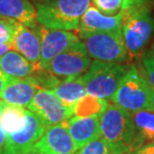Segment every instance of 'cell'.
<instances>
[{"label": "cell", "mask_w": 154, "mask_h": 154, "mask_svg": "<svg viewBox=\"0 0 154 154\" xmlns=\"http://www.w3.org/2000/svg\"><path fill=\"white\" fill-rule=\"evenodd\" d=\"M100 130L111 154L137 151L144 145L135 128L131 113L114 103H109L101 114Z\"/></svg>", "instance_id": "6da1fadb"}, {"label": "cell", "mask_w": 154, "mask_h": 154, "mask_svg": "<svg viewBox=\"0 0 154 154\" xmlns=\"http://www.w3.org/2000/svg\"><path fill=\"white\" fill-rule=\"evenodd\" d=\"M91 0H40L35 4L37 22L51 29L78 31Z\"/></svg>", "instance_id": "7a4b0ae2"}, {"label": "cell", "mask_w": 154, "mask_h": 154, "mask_svg": "<svg viewBox=\"0 0 154 154\" xmlns=\"http://www.w3.org/2000/svg\"><path fill=\"white\" fill-rule=\"evenodd\" d=\"M121 33L129 56L136 57L142 53L154 34L152 4L125 9L121 21Z\"/></svg>", "instance_id": "3957f363"}, {"label": "cell", "mask_w": 154, "mask_h": 154, "mask_svg": "<svg viewBox=\"0 0 154 154\" xmlns=\"http://www.w3.org/2000/svg\"><path fill=\"white\" fill-rule=\"evenodd\" d=\"M110 99L117 106L130 113L142 110L154 111L153 89L141 74L139 68L133 64L129 65L127 73Z\"/></svg>", "instance_id": "277c9868"}, {"label": "cell", "mask_w": 154, "mask_h": 154, "mask_svg": "<svg viewBox=\"0 0 154 154\" xmlns=\"http://www.w3.org/2000/svg\"><path fill=\"white\" fill-rule=\"evenodd\" d=\"M129 65L130 64L93 60L87 71L82 75L87 94L102 99H110L127 73Z\"/></svg>", "instance_id": "5b68a950"}, {"label": "cell", "mask_w": 154, "mask_h": 154, "mask_svg": "<svg viewBox=\"0 0 154 154\" xmlns=\"http://www.w3.org/2000/svg\"><path fill=\"white\" fill-rule=\"evenodd\" d=\"M91 59L109 63H125L130 58L121 32L78 34Z\"/></svg>", "instance_id": "8992f818"}, {"label": "cell", "mask_w": 154, "mask_h": 154, "mask_svg": "<svg viewBox=\"0 0 154 154\" xmlns=\"http://www.w3.org/2000/svg\"><path fill=\"white\" fill-rule=\"evenodd\" d=\"M92 62L82 40L70 46L51 60L46 71L59 78L83 75Z\"/></svg>", "instance_id": "52a82bcc"}, {"label": "cell", "mask_w": 154, "mask_h": 154, "mask_svg": "<svg viewBox=\"0 0 154 154\" xmlns=\"http://www.w3.org/2000/svg\"><path fill=\"white\" fill-rule=\"evenodd\" d=\"M26 124L19 131L6 133L4 149L1 154H23L30 151L43 136L48 127L34 112L25 109Z\"/></svg>", "instance_id": "ba28073f"}, {"label": "cell", "mask_w": 154, "mask_h": 154, "mask_svg": "<svg viewBox=\"0 0 154 154\" xmlns=\"http://www.w3.org/2000/svg\"><path fill=\"white\" fill-rule=\"evenodd\" d=\"M27 109L34 112L47 126L65 122L73 116V107H68L51 90L39 89Z\"/></svg>", "instance_id": "9c48e42d"}, {"label": "cell", "mask_w": 154, "mask_h": 154, "mask_svg": "<svg viewBox=\"0 0 154 154\" xmlns=\"http://www.w3.org/2000/svg\"><path fill=\"white\" fill-rule=\"evenodd\" d=\"M36 30L41 39L40 69L46 70L54 57L62 53L70 46L79 41V36L71 31L51 29L38 24Z\"/></svg>", "instance_id": "30bf717a"}, {"label": "cell", "mask_w": 154, "mask_h": 154, "mask_svg": "<svg viewBox=\"0 0 154 154\" xmlns=\"http://www.w3.org/2000/svg\"><path fill=\"white\" fill-rule=\"evenodd\" d=\"M33 149L42 154H75V144L65 124L48 126Z\"/></svg>", "instance_id": "8fae6325"}, {"label": "cell", "mask_w": 154, "mask_h": 154, "mask_svg": "<svg viewBox=\"0 0 154 154\" xmlns=\"http://www.w3.org/2000/svg\"><path fill=\"white\" fill-rule=\"evenodd\" d=\"M124 10L116 15L101 13L93 5L88 7L80 20L78 34L82 33H115L121 32V21Z\"/></svg>", "instance_id": "7c38bea8"}, {"label": "cell", "mask_w": 154, "mask_h": 154, "mask_svg": "<svg viewBox=\"0 0 154 154\" xmlns=\"http://www.w3.org/2000/svg\"><path fill=\"white\" fill-rule=\"evenodd\" d=\"M12 45L13 50L20 53L29 62L41 70L39 65L41 57V39L36 27L31 28L18 22Z\"/></svg>", "instance_id": "4fadbf2b"}, {"label": "cell", "mask_w": 154, "mask_h": 154, "mask_svg": "<svg viewBox=\"0 0 154 154\" xmlns=\"http://www.w3.org/2000/svg\"><path fill=\"white\" fill-rule=\"evenodd\" d=\"M41 87L32 75L26 78H13L0 94V98L8 105L28 107L36 92Z\"/></svg>", "instance_id": "5bb4252c"}, {"label": "cell", "mask_w": 154, "mask_h": 154, "mask_svg": "<svg viewBox=\"0 0 154 154\" xmlns=\"http://www.w3.org/2000/svg\"><path fill=\"white\" fill-rule=\"evenodd\" d=\"M100 116H72L64 122L77 150L101 136Z\"/></svg>", "instance_id": "9a60e30c"}, {"label": "cell", "mask_w": 154, "mask_h": 154, "mask_svg": "<svg viewBox=\"0 0 154 154\" xmlns=\"http://www.w3.org/2000/svg\"><path fill=\"white\" fill-rule=\"evenodd\" d=\"M0 17L13 19L31 28L38 25L36 8L29 0H0Z\"/></svg>", "instance_id": "2e32d148"}, {"label": "cell", "mask_w": 154, "mask_h": 154, "mask_svg": "<svg viewBox=\"0 0 154 154\" xmlns=\"http://www.w3.org/2000/svg\"><path fill=\"white\" fill-rule=\"evenodd\" d=\"M0 69L11 78H26L39 71L25 57L15 50H10L0 57Z\"/></svg>", "instance_id": "e0dca14e"}, {"label": "cell", "mask_w": 154, "mask_h": 154, "mask_svg": "<svg viewBox=\"0 0 154 154\" xmlns=\"http://www.w3.org/2000/svg\"><path fill=\"white\" fill-rule=\"evenodd\" d=\"M51 91L68 107H73L87 94L82 75L60 80Z\"/></svg>", "instance_id": "ac0fdd59"}, {"label": "cell", "mask_w": 154, "mask_h": 154, "mask_svg": "<svg viewBox=\"0 0 154 154\" xmlns=\"http://www.w3.org/2000/svg\"><path fill=\"white\" fill-rule=\"evenodd\" d=\"M26 124L25 109L22 107L7 105L0 111V126L5 133L21 130Z\"/></svg>", "instance_id": "d6986e66"}, {"label": "cell", "mask_w": 154, "mask_h": 154, "mask_svg": "<svg viewBox=\"0 0 154 154\" xmlns=\"http://www.w3.org/2000/svg\"><path fill=\"white\" fill-rule=\"evenodd\" d=\"M108 105L109 102L107 99L86 94L73 106V115L78 117L100 116Z\"/></svg>", "instance_id": "ffe728a7"}, {"label": "cell", "mask_w": 154, "mask_h": 154, "mask_svg": "<svg viewBox=\"0 0 154 154\" xmlns=\"http://www.w3.org/2000/svg\"><path fill=\"white\" fill-rule=\"evenodd\" d=\"M131 117L143 144L154 141V111L142 110L132 112Z\"/></svg>", "instance_id": "44dd1931"}, {"label": "cell", "mask_w": 154, "mask_h": 154, "mask_svg": "<svg viewBox=\"0 0 154 154\" xmlns=\"http://www.w3.org/2000/svg\"><path fill=\"white\" fill-rule=\"evenodd\" d=\"M17 25V21L0 17V44H8L13 42Z\"/></svg>", "instance_id": "7402d4cb"}, {"label": "cell", "mask_w": 154, "mask_h": 154, "mask_svg": "<svg viewBox=\"0 0 154 154\" xmlns=\"http://www.w3.org/2000/svg\"><path fill=\"white\" fill-rule=\"evenodd\" d=\"M91 5L101 13L111 16L123 10V0H91Z\"/></svg>", "instance_id": "603a6c76"}, {"label": "cell", "mask_w": 154, "mask_h": 154, "mask_svg": "<svg viewBox=\"0 0 154 154\" xmlns=\"http://www.w3.org/2000/svg\"><path fill=\"white\" fill-rule=\"evenodd\" d=\"M75 154H111V152L107 146L106 141L102 136H100L78 149Z\"/></svg>", "instance_id": "cb8c5ba5"}, {"label": "cell", "mask_w": 154, "mask_h": 154, "mask_svg": "<svg viewBox=\"0 0 154 154\" xmlns=\"http://www.w3.org/2000/svg\"><path fill=\"white\" fill-rule=\"evenodd\" d=\"M139 70L154 91V55L149 50L143 53Z\"/></svg>", "instance_id": "d4e9b609"}, {"label": "cell", "mask_w": 154, "mask_h": 154, "mask_svg": "<svg viewBox=\"0 0 154 154\" xmlns=\"http://www.w3.org/2000/svg\"><path fill=\"white\" fill-rule=\"evenodd\" d=\"M154 0H123L122 9L125 10L127 8L133 7V6H140L144 4H153Z\"/></svg>", "instance_id": "484cf974"}, {"label": "cell", "mask_w": 154, "mask_h": 154, "mask_svg": "<svg viewBox=\"0 0 154 154\" xmlns=\"http://www.w3.org/2000/svg\"><path fill=\"white\" fill-rule=\"evenodd\" d=\"M12 79L13 78H11V77H9L8 75H6L5 73L0 69V94L2 93L3 90H4L6 88V86L10 83Z\"/></svg>", "instance_id": "4316f807"}, {"label": "cell", "mask_w": 154, "mask_h": 154, "mask_svg": "<svg viewBox=\"0 0 154 154\" xmlns=\"http://www.w3.org/2000/svg\"><path fill=\"white\" fill-rule=\"evenodd\" d=\"M136 152L137 154H154V141L144 144Z\"/></svg>", "instance_id": "83f0119b"}, {"label": "cell", "mask_w": 154, "mask_h": 154, "mask_svg": "<svg viewBox=\"0 0 154 154\" xmlns=\"http://www.w3.org/2000/svg\"><path fill=\"white\" fill-rule=\"evenodd\" d=\"M13 50V45L12 43H8V44H0V57L3 56L8 51Z\"/></svg>", "instance_id": "f1b7e54d"}, {"label": "cell", "mask_w": 154, "mask_h": 154, "mask_svg": "<svg viewBox=\"0 0 154 154\" xmlns=\"http://www.w3.org/2000/svg\"><path fill=\"white\" fill-rule=\"evenodd\" d=\"M5 140H6V133H5V131L2 129L1 126H0V154L2 153L3 149H4Z\"/></svg>", "instance_id": "f546056e"}, {"label": "cell", "mask_w": 154, "mask_h": 154, "mask_svg": "<svg viewBox=\"0 0 154 154\" xmlns=\"http://www.w3.org/2000/svg\"><path fill=\"white\" fill-rule=\"evenodd\" d=\"M7 105H8V104L6 103L3 99H1V98H0V111H1V110L4 108V107L7 106Z\"/></svg>", "instance_id": "4dcf8cb0"}, {"label": "cell", "mask_w": 154, "mask_h": 154, "mask_svg": "<svg viewBox=\"0 0 154 154\" xmlns=\"http://www.w3.org/2000/svg\"><path fill=\"white\" fill-rule=\"evenodd\" d=\"M23 154H42V153H40L39 151H37V150H35V149H32V150H30V151L23 153Z\"/></svg>", "instance_id": "1f68e13d"}, {"label": "cell", "mask_w": 154, "mask_h": 154, "mask_svg": "<svg viewBox=\"0 0 154 154\" xmlns=\"http://www.w3.org/2000/svg\"><path fill=\"white\" fill-rule=\"evenodd\" d=\"M149 51L151 52V53H152V54L154 55V42H153V44L151 45V48L149 49Z\"/></svg>", "instance_id": "d6a6232c"}, {"label": "cell", "mask_w": 154, "mask_h": 154, "mask_svg": "<svg viewBox=\"0 0 154 154\" xmlns=\"http://www.w3.org/2000/svg\"><path fill=\"white\" fill-rule=\"evenodd\" d=\"M125 154H137L136 151H132V152H128V153H125Z\"/></svg>", "instance_id": "836d02e7"}, {"label": "cell", "mask_w": 154, "mask_h": 154, "mask_svg": "<svg viewBox=\"0 0 154 154\" xmlns=\"http://www.w3.org/2000/svg\"><path fill=\"white\" fill-rule=\"evenodd\" d=\"M37 1H40V0H37ZM37 1H36V2H37Z\"/></svg>", "instance_id": "e575fe53"}]
</instances>
